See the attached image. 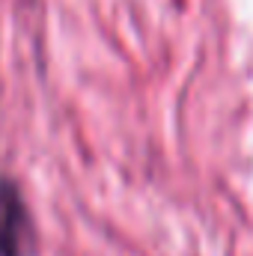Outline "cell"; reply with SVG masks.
<instances>
[{
  "label": "cell",
  "instance_id": "obj_1",
  "mask_svg": "<svg viewBox=\"0 0 253 256\" xmlns=\"http://www.w3.org/2000/svg\"><path fill=\"white\" fill-rule=\"evenodd\" d=\"M36 226L18 182L0 176V256H36Z\"/></svg>",
  "mask_w": 253,
  "mask_h": 256
}]
</instances>
